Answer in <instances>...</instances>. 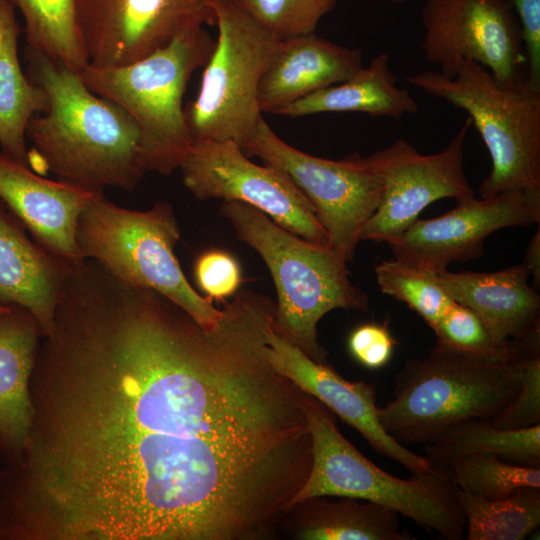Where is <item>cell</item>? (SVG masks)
Returning <instances> with one entry per match:
<instances>
[{
	"instance_id": "6da1fadb",
	"label": "cell",
	"mask_w": 540,
	"mask_h": 540,
	"mask_svg": "<svg viewBox=\"0 0 540 540\" xmlns=\"http://www.w3.org/2000/svg\"><path fill=\"white\" fill-rule=\"evenodd\" d=\"M28 78L48 96L32 117L26 137L29 167L91 189L133 191L146 171L139 159V131L117 104L93 93L80 73L26 47Z\"/></svg>"
},
{
	"instance_id": "7a4b0ae2",
	"label": "cell",
	"mask_w": 540,
	"mask_h": 540,
	"mask_svg": "<svg viewBox=\"0 0 540 540\" xmlns=\"http://www.w3.org/2000/svg\"><path fill=\"white\" fill-rule=\"evenodd\" d=\"M221 214L269 268L278 297L274 331L314 361L327 363L317 340L320 319L337 308L365 312L369 306L368 295L349 279L347 261L329 245L288 231L246 203L224 201Z\"/></svg>"
},
{
	"instance_id": "3957f363",
	"label": "cell",
	"mask_w": 540,
	"mask_h": 540,
	"mask_svg": "<svg viewBox=\"0 0 540 540\" xmlns=\"http://www.w3.org/2000/svg\"><path fill=\"white\" fill-rule=\"evenodd\" d=\"M519 388L514 358H486L436 343L424 358L406 361L395 378L393 399L378 406L377 414L398 443L428 445L455 424L492 419Z\"/></svg>"
},
{
	"instance_id": "277c9868",
	"label": "cell",
	"mask_w": 540,
	"mask_h": 540,
	"mask_svg": "<svg viewBox=\"0 0 540 540\" xmlns=\"http://www.w3.org/2000/svg\"><path fill=\"white\" fill-rule=\"evenodd\" d=\"M214 45L204 26L197 25L133 63L117 67L87 64L79 72L93 93L117 104L134 121L145 170L170 175L191 149L194 140L183 96L192 74L205 66Z\"/></svg>"
},
{
	"instance_id": "5b68a950",
	"label": "cell",
	"mask_w": 540,
	"mask_h": 540,
	"mask_svg": "<svg viewBox=\"0 0 540 540\" xmlns=\"http://www.w3.org/2000/svg\"><path fill=\"white\" fill-rule=\"evenodd\" d=\"M304 410L312 438V465L291 509L314 497L356 498L393 509L444 539L463 538L466 523L458 487L443 468L434 466L430 472L398 478L358 451L317 399L305 394Z\"/></svg>"
},
{
	"instance_id": "8992f818",
	"label": "cell",
	"mask_w": 540,
	"mask_h": 540,
	"mask_svg": "<svg viewBox=\"0 0 540 540\" xmlns=\"http://www.w3.org/2000/svg\"><path fill=\"white\" fill-rule=\"evenodd\" d=\"M406 81L468 114L492 162L479 187L482 198L511 191L540 193V87L526 78L500 84L474 61H463L453 77L426 70Z\"/></svg>"
},
{
	"instance_id": "52a82bcc",
	"label": "cell",
	"mask_w": 540,
	"mask_h": 540,
	"mask_svg": "<svg viewBox=\"0 0 540 540\" xmlns=\"http://www.w3.org/2000/svg\"><path fill=\"white\" fill-rule=\"evenodd\" d=\"M179 237L170 204L160 201L147 211L128 210L108 201L103 193L81 212L76 229L84 259L94 260L122 282L158 291L201 326L212 328L223 309L187 281L174 254Z\"/></svg>"
},
{
	"instance_id": "ba28073f",
	"label": "cell",
	"mask_w": 540,
	"mask_h": 540,
	"mask_svg": "<svg viewBox=\"0 0 540 540\" xmlns=\"http://www.w3.org/2000/svg\"><path fill=\"white\" fill-rule=\"evenodd\" d=\"M210 5L218 38L185 118L194 142L233 141L242 148L262 118L258 86L278 40L233 0Z\"/></svg>"
},
{
	"instance_id": "9c48e42d",
	"label": "cell",
	"mask_w": 540,
	"mask_h": 540,
	"mask_svg": "<svg viewBox=\"0 0 540 540\" xmlns=\"http://www.w3.org/2000/svg\"><path fill=\"white\" fill-rule=\"evenodd\" d=\"M241 149L282 169L312 204L329 246L346 261L353 259L383 194L381 176L367 157L353 154L335 161L309 155L284 142L263 117Z\"/></svg>"
},
{
	"instance_id": "30bf717a",
	"label": "cell",
	"mask_w": 540,
	"mask_h": 540,
	"mask_svg": "<svg viewBox=\"0 0 540 540\" xmlns=\"http://www.w3.org/2000/svg\"><path fill=\"white\" fill-rule=\"evenodd\" d=\"M179 169L196 198L246 203L288 231L329 245L312 204L292 179L278 167L253 163L235 142L195 141Z\"/></svg>"
},
{
	"instance_id": "8fae6325",
	"label": "cell",
	"mask_w": 540,
	"mask_h": 540,
	"mask_svg": "<svg viewBox=\"0 0 540 540\" xmlns=\"http://www.w3.org/2000/svg\"><path fill=\"white\" fill-rule=\"evenodd\" d=\"M421 50L441 74L453 77L474 61L503 85L522 79L526 62L517 17L508 0H426Z\"/></svg>"
},
{
	"instance_id": "7c38bea8",
	"label": "cell",
	"mask_w": 540,
	"mask_h": 540,
	"mask_svg": "<svg viewBox=\"0 0 540 540\" xmlns=\"http://www.w3.org/2000/svg\"><path fill=\"white\" fill-rule=\"evenodd\" d=\"M461 128L438 153L421 154L399 138L390 146L367 156L381 176V202L360 233V240L390 242L399 237L432 202L452 198L457 203L474 198L464 170V147L469 128Z\"/></svg>"
},
{
	"instance_id": "4fadbf2b",
	"label": "cell",
	"mask_w": 540,
	"mask_h": 540,
	"mask_svg": "<svg viewBox=\"0 0 540 540\" xmlns=\"http://www.w3.org/2000/svg\"><path fill=\"white\" fill-rule=\"evenodd\" d=\"M211 0H75L89 64L117 67L140 60L197 25H214Z\"/></svg>"
},
{
	"instance_id": "5bb4252c",
	"label": "cell",
	"mask_w": 540,
	"mask_h": 540,
	"mask_svg": "<svg viewBox=\"0 0 540 540\" xmlns=\"http://www.w3.org/2000/svg\"><path fill=\"white\" fill-rule=\"evenodd\" d=\"M539 222L540 193L503 192L457 203L439 217L418 218L388 245L394 259L437 274L453 261L480 257L491 233Z\"/></svg>"
},
{
	"instance_id": "9a60e30c",
	"label": "cell",
	"mask_w": 540,
	"mask_h": 540,
	"mask_svg": "<svg viewBox=\"0 0 540 540\" xmlns=\"http://www.w3.org/2000/svg\"><path fill=\"white\" fill-rule=\"evenodd\" d=\"M266 355L279 374L355 428L380 455L412 474L434 470L428 458L398 443L383 429L372 385L344 379L327 363L314 361L273 328L267 336Z\"/></svg>"
},
{
	"instance_id": "2e32d148",
	"label": "cell",
	"mask_w": 540,
	"mask_h": 540,
	"mask_svg": "<svg viewBox=\"0 0 540 540\" xmlns=\"http://www.w3.org/2000/svg\"><path fill=\"white\" fill-rule=\"evenodd\" d=\"M102 190L68 181H52L0 152V200L60 260H84L76 241L79 216Z\"/></svg>"
},
{
	"instance_id": "e0dca14e",
	"label": "cell",
	"mask_w": 540,
	"mask_h": 540,
	"mask_svg": "<svg viewBox=\"0 0 540 540\" xmlns=\"http://www.w3.org/2000/svg\"><path fill=\"white\" fill-rule=\"evenodd\" d=\"M362 67L361 49L333 43L315 32L278 40L259 82V108L277 114L307 95L348 80Z\"/></svg>"
},
{
	"instance_id": "ac0fdd59",
	"label": "cell",
	"mask_w": 540,
	"mask_h": 540,
	"mask_svg": "<svg viewBox=\"0 0 540 540\" xmlns=\"http://www.w3.org/2000/svg\"><path fill=\"white\" fill-rule=\"evenodd\" d=\"M522 262L496 272L436 274L452 300L474 312L500 342L524 339L540 330V296L528 284Z\"/></svg>"
},
{
	"instance_id": "d6986e66",
	"label": "cell",
	"mask_w": 540,
	"mask_h": 540,
	"mask_svg": "<svg viewBox=\"0 0 540 540\" xmlns=\"http://www.w3.org/2000/svg\"><path fill=\"white\" fill-rule=\"evenodd\" d=\"M25 229L0 200V302L27 310L46 336L68 263L29 239Z\"/></svg>"
},
{
	"instance_id": "ffe728a7",
	"label": "cell",
	"mask_w": 540,
	"mask_h": 540,
	"mask_svg": "<svg viewBox=\"0 0 540 540\" xmlns=\"http://www.w3.org/2000/svg\"><path fill=\"white\" fill-rule=\"evenodd\" d=\"M42 332L27 310L0 314V459L14 456L32 423L29 381Z\"/></svg>"
},
{
	"instance_id": "44dd1931",
	"label": "cell",
	"mask_w": 540,
	"mask_h": 540,
	"mask_svg": "<svg viewBox=\"0 0 540 540\" xmlns=\"http://www.w3.org/2000/svg\"><path fill=\"white\" fill-rule=\"evenodd\" d=\"M419 110L408 89L397 86L386 52L341 83L320 89L281 109L277 114L301 117L325 112H361L400 119Z\"/></svg>"
},
{
	"instance_id": "7402d4cb",
	"label": "cell",
	"mask_w": 540,
	"mask_h": 540,
	"mask_svg": "<svg viewBox=\"0 0 540 540\" xmlns=\"http://www.w3.org/2000/svg\"><path fill=\"white\" fill-rule=\"evenodd\" d=\"M15 9L10 0H0V146L2 153L29 166L27 125L47 109L48 96L22 72Z\"/></svg>"
},
{
	"instance_id": "603a6c76",
	"label": "cell",
	"mask_w": 540,
	"mask_h": 540,
	"mask_svg": "<svg viewBox=\"0 0 540 540\" xmlns=\"http://www.w3.org/2000/svg\"><path fill=\"white\" fill-rule=\"evenodd\" d=\"M314 497L296 504V535L305 540H414L388 507L356 498Z\"/></svg>"
},
{
	"instance_id": "cb8c5ba5",
	"label": "cell",
	"mask_w": 540,
	"mask_h": 540,
	"mask_svg": "<svg viewBox=\"0 0 540 540\" xmlns=\"http://www.w3.org/2000/svg\"><path fill=\"white\" fill-rule=\"evenodd\" d=\"M471 454H491L510 463L540 467V424L501 429L490 420L470 419L449 427L425 448V457L438 467Z\"/></svg>"
},
{
	"instance_id": "d4e9b609",
	"label": "cell",
	"mask_w": 540,
	"mask_h": 540,
	"mask_svg": "<svg viewBox=\"0 0 540 540\" xmlns=\"http://www.w3.org/2000/svg\"><path fill=\"white\" fill-rule=\"evenodd\" d=\"M24 18L28 48L80 72L89 59L83 46L75 0H10Z\"/></svg>"
},
{
	"instance_id": "484cf974",
	"label": "cell",
	"mask_w": 540,
	"mask_h": 540,
	"mask_svg": "<svg viewBox=\"0 0 540 540\" xmlns=\"http://www.w3.org/2000/svg\"><path fill=\"white\" fill-rule=\"evenodd\" d=\"M467 540H522L540 525V488L524 487L504 499L488 500L458 488Z\"/></svg>"
},
{
	"instance_id": "4316f807",
	"label": "cell",
	"mask_w": 540,
	"mask_h": 540,
	"mask_svg": "<svg viewBox=\"0 0 540 540\" xmlns=\"http://www.w3.org/2000/svg\"><path fill=\"white\" fill-rule=\"evenodd\" d=\"M439 467L459 489L488 500L510 497L524 487L540 488V467L510 463L491 454L464 455Z\"/></svg>"
},
{
	"instance_id": "83f0119b",
	"label": "cell",
	"mask_w": 540,
	"mask_h": 540,
	"mask_svg": "<svg viewBox=\"0 0 540 540\" xmlns=\"http://www.w3.org/2000/svg\"><path fill=\"white\" fill-rule=\"evenodd\" d=\"M382 293L405 303L433 329L454 301L438 282L436 274L396 259L375 267Z\"/></svg>"
},
{
	"instance_id": "f1b7e54d",
	"label": "cell",
	"mask_w": 540,
	"mask_h": 540,
	"mask_svg": "<svg viewBox=\"0 0 540 540\" xmlns=\"http://www.w3.org/2000/svg\"><path fill=\"white\" fill-rule=\"evenodd\" d=\"M277 40L314 33L337 0H233Z\"/></svg>"
},
{
	"instance_id": "f546056e",
	"label": "cell",
	"mask_w": 540,
	"mask_h": 540,
	"mask_svg": "<svg viewBox=\"0 0 540 540\" xmlns=\"http://www.w3.org/2000/svg\"><path fill=\"white\" fill-rule=\"evenodd\" d=\"M540 330L518 340L514 360L520 388L490 422L501 429H522L540 424Z\"/></svg>"
},
{
	"instance_id": "4dcf8cb0",
	"label": "cell",
	"mask_w": 540,
	"mask_h": 540,
	"mask_svg": "<svg viewBox=\"0 0 540 540\" xmlns=\"http://www.w3.org/2000/svg\"><path fill=\"white\" fill-rule=\"evenodd\" d=\"M433 330L437 343L471 355L511 360L517 350V340L498 341L474 312L456 302Z\"/></svg>"
},
{
	"instance_id": "1f68e13d",
	"label": "cell",
	"mask_w": 540,
	"mask_h": 540,
	"mask_svg": "<svg viewBox=\"0 0 540 540\" xmlns=\"http://www.w3.org/2000/svg\"><path fill=\"white\" fill-rule=\"evenodd\" d=\"M197 284L212 300L224 301L234 294L241 282V271L234 257L224 251L210 250L197 259Z\"/></svg>"
},
{
	"instance_id": "d6a6232c",
	"label": "cell",
	"mask_w": 540,
	"mask_h": 540,
	"mask_svg": "<svg viewBox=\"0 0 540 540\" xmlns=\"http://www.w3.org/2000/svg\"><path fill=\"white\" fill-rule=\"evenodd\" d=\"M396 343L387 326L366 323L352 331L348 347L360 364L369 369H378L388 363Z\"/></svg>"
},
{
	"instance_id": "836d02e7",
	"label": "cell",
	"mask_w": 540,
	"mask_h": 540,
	"mask_svg": "<svg viewBox=\"0 0 540 540\" xmlns=\"http://www.w3.org/2000/svg\"><path fill=\"white\" fill-rule=\"evenodd\" d=\"M519 19L521 42L528 65L526 80L540 87V0H510Z\"/></svg>"
},
{
	"instance_id": "e575fe53",
	"label": "cell",
	"mask_w": 540,
	"mask_h": 540,
	"mask_svg": "<svg viewBox=\"0 0 540 540\" xmlns=\"http://www.w3.org/2000/svg\"><path fill=\"white\" fill-rule=\"evenodd\" d=\"M523 263L530 271V275L533 276V288L537 289L540 286V229L538 227L537 232L531 238L527 249Z\"/></svg>"
},
{
	"instance_id": "d590c367",
	"label": "cell",
	"mask_w": 540,
	"mask_h": 540,
	"mask_svg": "<svg viewBox=\"0 0 540 540\" xmlns=\"http://www.w3.org/2000/svg\"><path fill=\"white\" fill-rule=\"evenodd\" d=\"M13 306L0 302V314L8 312Z\"/></svg>"
},
{
	"instance_id": "8d00e7d4",
	"label": "cell",
	"mask_w": 540,
	"mask_h": 540,
	"mask_svg": "<svg viewBox=\"0 0 540 540\" xmlns=\"http://www.w3.org/2000/svg\"><path fill=\"white\" fill-rule=\"evenodd\" d=\"M381 1H387V2H391V3L399 4V3H404L407 0H381Z\"/></svg>"
}]
</instances>
